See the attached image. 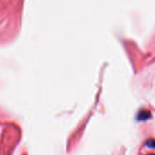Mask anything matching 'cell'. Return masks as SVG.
I'll return each mask as SVG.
<instances>
[{
  "mask_svg": "<svg viewBox=\"0 0 155 155\" xmlns=\"http://www.w3.org/2000/svg\"><path fill=\"white\" fill-rule=\"evenodd\" d=\"M139 155H155V143L153 145H151V142L144 143Z\"/></svg>",
  "mask_w": 155,
  "mask_h": 155,
  "instance_id": "6da1fadb",
  "label": "cell"
}]
</instances>
